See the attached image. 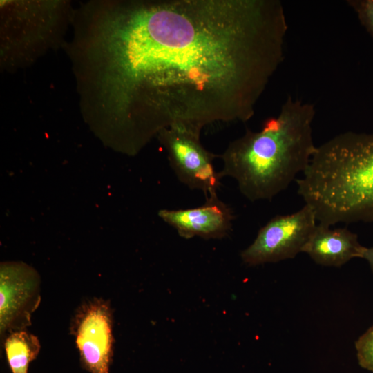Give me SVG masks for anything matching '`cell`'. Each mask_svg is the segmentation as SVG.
<instances>
[{
	"label": "cell",
	"mask_w": 373,
	"mask_h": 373,
	"mask_svg": "<svg viewBox=\"0 0 373 373\" xmlns=\"http://www.w3.org/2000/svg\"><path fill=\"white\" fill-rule=\"evenodd\" d=\"M94 14L81 85L129 154L171 126L248 121L285 58L279 0L128 1Z\"/></svg>",
	"instance_id": "cell-1"
},
{
	"label": "cell",
	"mask_w": 373,
	"mask_h": 373,
	"mask_svg": "<svg viewBox=\"0 0 373 373\" xmlns=\"http://www.w3.org/2000/svg\"><path fill=\"white\" fill-rule=\"evenodd\" d=\"M313 104L289 96L278 114L258 131L247 130L221 157V178L231 177L240 193L255 202L271 200L303 172L316 149L312 136Z\"/></svg>",
	"instance_id": "cell-2"
},
{
	"label": "cell",
	"mask_w": 373,
	"mask_h": 373,
	"mask_svg": "<svg viewBox=\"0 0 373 373\" xmlns=\"http://www.w3.org/2000/svg\"><path fill=\"white\" fill-rule=\"evenodd\" d=\"M298 193L320 224L373 222V133L347 131L316 149Z\"/></svg>",
	"instance_id": "cell-3"
},
{
	"label": "cell",
	"mask_w": 373,
	"mask_h": 373,
	"mask_svg": "<svg viewBox=\"0 0 373 373\" xmlns=\"http://www.w3.org/2000/svg\"><path fill=\"white\" fill-rule=\"evenodd\" d=\"M200 131L188 126L175 125L164 128L157 137L178 180L191 189L203 191L207 197L217 193L222 178L213 165L217 155L202 145Z\"/></svg>",
	"instance_id": "cell-4"
},
{
	"label": "cell",
	"mask_w": 373,
	"mask_h": 373,
	"mask_svg": "<svg viewBox=\"0 0 373 373\" xmlns=\"http://www.w3.org/2000/svg\"><path fill=\"white\" fill-rule=\"evenodd\" d=\"M316 221L314 210L306 204L295 213L276 216L259 229L254 242L241 252L242 260L255 266L294 258L302 252Z\"/></svg>",
	"instance_id": "cell-5"
},
{
	"label": "cell",
	"mask_w": 373,
	"mask_h": 373,
	"mask_svg": "<svg viewBox=\"0 0 373 373\" xmlns=\"http://www.w3.org/2000/svg\"><path fill=\"white\" fill-rule=\"evenodd\" d=\"M41 301L40 278L21 262L1 264L0 271V335L6 337L31 325Z\"/></svg>",
	"instance_id": "cell-6"
},
{
	"label": "cell",
	"mask_w": 373,
	"mask_h": 373,
	"mask_svg": "<svg viewBox=\"0 0 373 373\" xmlns=\"http://www.w3.org/2000/svg\"><path fill=\"white\" fill-rule=\"evenodd\" d=\"M72 331L82 366L90 373H109L113 356V317L109 303L93 298L77 310Z\"/></svg>",
	"instance_id": "cell-7"
},
{
	"label": "cell",
	"mask_w": 373,
	"mask_h": 373,
	"mask_svg": "<svg viewBox=\"0 0 373 373\" xmlns=\"http://www.w3.org/2000/svg\"><path fill=\"white\" fill-rule=\"evenodd\" d=\"M158 216L186 239L195 236L204 239L222 238L231 231L235 218L231 209L218 198L217 193L206 197V202L202 206L185 209H162Z\"/></svg>",
	"instance_id": "cell-8"
},
{
	"label": "cell",
	"mask_w": 373,
	"mask_h": 373,
	"mask_svg": "<svg viewBox=\"0 0 373 373\" xmlns=\"http://www.w3.org/2000/svg\"><path fill=\"white\" fill-rule=\"evenodd\" d=\"M363 247L358 236L347 229H330V226L319 223L302 252L318 265L341 267L352 258H361Z\"/></svg>",
	"instance_id": "cell-9"
},
{
	"label": "cell",
	"mask_w": 373,
	"mask_h": 373,
	"mask_svg": "<svg viewBox=\"0 0 373 373\" xmlns=\"http://www.w3.org/2000/svg\"><path fill=\"white\" fill-rule=\"evenodd\" d=\"M4 348L12 373H28L29 364L37 358L41 345L36 336L21 330L6 337Z\"/></svg>",
	"instance_id": "cell-10"
},
{
	"label": "cell",
	"mask_w": 373,
	"mask_h": 373,
	"mask_svg": "<svg viewBox=\"0 0 373 373\" xmlns=\"http://www.w3.org/2000/svg\"><path fill=\"white\" fill-rule=\"evenodd\" d=\"M359 365L373 372V325L355 342Z\"/></svg>",
	"instance_id": "cell-11"
},
{
	"label": "cell",
	"mask_w": 373,
	"mask_h": 373,
	"mask_svg": "<svg viewBox=\"0 0 373 373\" xmlns=\"http://www.w3.org/2000/svg\"><path fill=\"white\" fill-rule=\"evenodd\" d=\"M347 4L373 39V0H349Z\"/></svg>",
	"instance_id": "cell-12"
},
{
	"label": "cell",
	"mask_w": 373,
	"mask_h": 373,
	"mask_svg": "<svg viewBox=\"0 0 373 373\" xmlns=\"http://www.w3.org/2000/svg\"><path fill=\"white\" fill-rule=\"evenodd\" d=\"M361 258L365 259L369 264L373 272V247H364L361 251Z\"/></svg>",
	"instance_id": "cell-13"
}]
</instances>
